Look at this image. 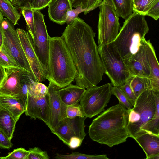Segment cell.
I'll return each instance as SVG.
<instances>
[{
	"instance_id": "5bb4252c",
	"label": "cell",
	"mask_w": 159,
	"mask_h": 159,
	"mask_svg": "<svg viewBox=\"0 0 159 159\" xmlns=\"http://www.w3.org/2000/svg\"><path fill=\"white\" fill-rule=\"evenodd\" d=\"M16 30L36 81L40 82L44 81L46 80L45 75L34 51L31 36L28 31L23 29L18 28Z\"/></svg>"
},
{
	"instance_id": "5b68a950",
	"label": "cell",
	"mask_w": 159,
	"mask_h": 159,
	"mask_svg": "<svg viewBox=\"0 0 159 159\" xmlns=\"http://www.w3.org/2000/svg\"><path fill=\"white\" fill-rule=\"evenodd\" d=\"M129 111L128 129L130 137L141 134L142 127L153 116L156 111L154 91L148 89L137 98L133 108Z\"/></svg>"
},
{
	"instance_id": "484cf974",
	"label": "cell",
	"mask_w": 159,
	"mask_h": 159,
	"mask_svg": "<svg viewBox=\"0 0 159 159\" xmlns=\"http://www.w3.org/2000/svg\"><path fill=\"white\" fill-rule=\"evenodd\" d=\"M119 17L126 19L133 13L132 0H110Z\"/></svg>"
},
{
	"instance_id": "f35d334b",
	"label": "cell",
	"mask_w": 159,
	"mask_h": 159,
	"mask_svg": "<svg viewBox=\"0 0 159 159\" xmlns=\"http://www.w3.org/2000/svg\"><path fill=\"white\" fill-rule=\"evenodd\" d=\"M34 0H12L11 2L16 7L20 9H32Z\"/></svg>"
},
{
	"instance_id": "4316f807",
	"label": "cell",
	"mask_w": 159,
	"mask_h": 159,
	"mask_svg": "<svg viewBox=\"0 0 159 159\" xmlns=\"http://www.w3.org/2000/svg\"><path fill=\"white\" fill-rule=\"evenodd\" d=\"M133 12L144 16L149 9L159 0H132Z\"/></svg>"
},
{
	"instance_id": "ab89813d",
	"label": "cell",
	"mask_w": 159,
	"mask_h": 159,
	"mask_svg": "<svg viewBox=\"0 0 159 159\" xmlns=\"http://www.w3.org/2000/svg\"><path fill=\"white\" fill-rule=\"evenodd\" d=\"M11 140L0 130V148L9 150L13 146Z\"/></svg>"
},
{
	"instance_id": "7c38bea8",
	"label": "cell",
	"mask_w": 159,
	"mask_h": 159,
	"mask_svg": "<svg viewBox=\"0 0 159 159\" xmlns=\"http://www.w3.org/2000/svg\"><path fill=\"white\" fill-rule=\"evenodd\" d=\"M86 118L79 116L72 119L66 117L52 132L67 146L72 137H78L83 140L86 135L84 130Z\"/></svg>"
},
{
	"instance_id": "603a6c76",
	"label": "cell",
	"mask_w": 159,
	"mask_h": 159,
	"mask_svg": "<svg viewBox=\"0 0 159 159\" xmlns=\"http://www.w3.org/2000/svg\"><path fill=\"white\" fill-rule=\"evenodd\" d=\"M154 94L155 112L153 117L142 127L141 134L148 133L159 136V91H154Z\"/></svg>"
},
{
	"instance_id": "836d02e7",
	"label": "cell",
	"mask_w": 159,
	"mask_h": 159,
	"mask_svg": "<svg viewBox=\"0 0 159 159\" xmlns=\"http://www.w3.org/2000/svg\"><path fill=\"white\" fill-rule=\"evenodd\" d=\"M29 153L26 159H49L50 157L47 152L42 151L39 148H30Z\"/></svg>"
},
{
	"instance_id": "e0dca14e",
	"label": "cell",
	"mask_w": 159,
	"mask_h": 159,
	"mask_svg": "<svg viewBox=\"0 0 159 159\" xmlns=\"http://www.w3.org/2000/svg\"><path fill=\"white\" fill-rule=\"evenodd\" d=\"M144 45L145 57L150 71V78L152 82V89L159 91V65L155 51L150 40L145 39Z\"/></svg>"
},
{
	"instance_id": "8992f818",
	"label": "cell",
	"mask_w": 159,
	"mask_h": 159,
	"mask_svg": "<svg viewBox=\"0 0 159 159\" xmlns=\"http://www.w3.org/2000/svg\"><path fill=\"white\" fill-rule=\"evenodd\" d=\"M98 48L104 73L110 79L112 85H123L132 75L113 43Z\"/></svg>"
},
{
	"instance_id": "ba28073f",
	"label": "cell",
	"mask_w": 159,
	"mask_h": 159,
	"mask_svg": "<svg viewBox=\"0 0 159 159\" xmlns=\"http://www.w3.org/2000/svg\"><path fill=\"white\" fill-rule=\"evenodd\" d=\"M111 83L86 89L79 104L84 117L89 118L105 111L112 95Z\"/></svg>"
},
{
	"instance_id": "7402d4cb",
	"label": "cell",
	"mask_w": 159,
	"mask_h": 159,
	"mask_svg": "<svg viewBox=\"0 0 159 159\" xmlns=\"http://www.w3.org/2000/svg\"><path fill=\"white\" fill-rule=\"evenodd\" d=\"M0 106L12 115L16 122L25 112L24 107L18 100L14 98L0 97Z\"/></svg>"
},
{
	"instance_id": "7bdbcfd3",
	"label": "cell",
	"mask_w": 159,
	"mask_h": 159,
	"mask_svg": "<svg viewBox=\"0 0 159 159\" xmlns=\"http://www.w3.org/2000/svg\"><path fill=\"white\" fill-rule=\"evenodd\" d=\"M80 138L76 137H71L68 146L72 149H75L80 147L83 141Z\"/></svg>"
},
{
	"instance_id": "ac0fdd59",
	"label": "cell",
	"mask_w": 159,
	"mask_h": 159,
	"mask_svg": "<svg viewBox=\"0 0 159 159\" xmlns=\"http://www.w3.org/2000/svg\"><path fill=\"white\" fill-rule=\"evenodd\" d=\"M48 6L49 19L60 25L66 23V13L72 7L70 0H52Z\"/></svg>"
},
{
	"instance_id": "d6986e66",
	"label": "cell",
	"mask_w": 159,
	"mask_h": 159,
	"mask_svg": "<svg viewBox=\"0 0 159 159\" xmlns=\"http://www.w3.org/2000/svg\"><path fill=\"white\" fill-rule=\"evenodd\" d=\"M134 139L145 153L146 159L159 153V136L145 133L138 136Z\"/></svg>"
},
{
	"instance_id": "d4e9b609",
	"label": "cell",
	"mask_w": 159,
	"mask_h": 159,
	"mask_svg": "<svg viewBox=\"0 0 159 159\" xmlns=\"http://www.w3.org/2000/svg\"><path fill=\"white\" fill-rule=\"evenodd\" d=\"M0 11L14 26L17 24L21 15L17 8L9 0H0Z\"/></svg>"
},
{
	"instance_id": "1f68e13d",
	"label": "cell",
	"mask_w": 159,
	"mask_h": 159,
	"mask_svg": "<svg viewBox=\"0 0 159 159\" xmlns=\"http://www.w3.org/2000/svg\"><path fill=\"white\" fill-rule=\"evenodd\" d=\"M111 93L112 95H114L118 98L119 103L127 110H130L133 108V106L119 86H112Z\"/></svg>"
},
{
	"instance_id": "277c9868",
	"label": "cell",
	"mask_w": 159,
	"mask_h": 159,
	"mask_svg": "<svg viewBox=\"0 0 159 159\" xmlns=\"http://www.w3.org/2000/svg\"><path fill=\"white\" fill-rule=\"evenodd\" d=\"M144 16L133 12L125 19L112 43L125 63L139 51L149 30Z\"/></svg>"
},
{
	"instance_id": "74e56055",
	"label": "cell",
	"mask_w": 159,
	"mask_h": 159,
	"mask_svg": "<svg viewBox=\"0 0 159 159\" xmlns=\"http://www.w3.org/2000/svg\"><path fill=\"white\" fill-rule=\"evenodd\" d=\"M86 11V9L82 8L80 6L77 7L75 9H73L72 8L69 10L66 14V23L68 24L77 18L80 13L82 12L84 13Z\"/></svg>"
},
{
	"instance_id": "2e32d148",
	"label": "cell",
	"mask_w": 159,
	"mask_h": 159,
	"mask_svg": "<svg viewBox=\"0 0 159 159\" xmlns=\"http://www.w3.org/2000/svg\"><path fill=\"white\" fill-rule=\"evenodd\" d=\"M125 64L132 76L150 78V71L145 57L144 43L137 53Z\"/></svg>"
},
{
	"instance_id": "d6a6232c",
	"label": "cell",
	"mask_w": 159,
	"mask_h": 159,
	"mask_svg": "<svg viewBox=\"0 0 159 159\" xmlns=\"http://www.w3.org/2000/svg\"><path fill=\"white\" fill-rule=\"evenodd\" d=\"M29 151L20 148L14 149L8 154L4 157H0L1 159H26L29 153Z\"/></svg>"
},
{
	"instance_id": "f6af8a7d",
	"label": "cell",
	"mask_w": 159,
	"mask_h": 159,
	"mask_svg": "<svg viewBox=\"0 0 159 159\" xmlns=\"http://www.w3.org/2000/svg\"><path fill=\"white\" fill-rule=\"evenodd\" d=\"M3 42V29L2 25L0 26V50L2 45Z\"/></svg>"
},
{
	"instance_id": "7dc6e473",
	"label": "cell",
	"mask_w": 159,
	"mask_h": 159,
	"mask_svg": "<svg viewBox=\"0 0 159 159\" xmlns=\"http://www.w3.org/2000/svg\"><path fill=\"white\" fill-rule=\"evenodd\" d=\"M2 13L0 11V26H1L2 22L4 19Z\"/></svg>"
},
{
	"instance_id": "cb8c5ba5",
	"label": "cell",
	"mask_w": 159,
	"mask_h": 159,
	"mask_svg": "<svg viewBox=\"0 0 159 159\" xmlns=\"http://www.w3.org/2000/svg\"><path fill=\"white\" fill-rule=\"evenodd\" d=\"M128 80L137 98L145 90L148 89H152V82L149 78L134 76L130 77Z\"/></svg>"
},
{
	"instance_id": "3957f363",
	"label": "cell",
	"mask_w": 159,
	"mask_h": 159,
	"mask_svg": "<svg viewBox=\"0 0 159 159\" xmlns=\"http://www.w3.org/2000/svg\"><path fill=\"white\" fill-rule=\"evenodd\" d=\"M77 70L62 36L50 37L48 73L46 79L61 88L75 80Z\"/></svg>"
},
{
	"instance_id": "83f0119b",
	"label": "cell",
	"mask_w": 159,
	"mask_h": 159,
	"mask_svg": "<svg viewBox=\"0 0 159 159\" xmlns=\"http://www.w3.org/2000/svg\"><path fill=\"white\" fill-rule=\"evenodd\" d=\"M55 158L57 159H109L106 154L92 155L77 152L68 154L57 153Z\"/></svg>"
},
{
	"instance_id": "f546056e",
	"label": "cell",
	"mask_w": 159,
	"mask_h": 159,
	"mask_svg": "<svg viewBox=\"0 0 159 159\" xmlns=\"http://www.w3.org/2000/svg\"><path fill=\"white\" fill-rule=\"evenodd\" d=\"M102 0H71L72 7L76 8L80 6L86 10L84 13L86 14L90 11L98 7Z\"/></svg>"
},
{
	"instance_id": "bcb514c9",
	"label": "cell",
	"mask_w": 159,
	"mask_h": 159,
	"mask_svg": "<svg viewBox=\"0 0 159 159\" xmlns=\"http://www.w3.org/2000/svg\"><path fill=\"white\" fill-rule=\"evenodd\" d=\"M148 159H159V153L153 155L149 157Z\"/></svg>"
},
{
	"instance_id": "60d3db41",
	"label": "cell",
	"mask_w": 159,
	"mask_h": 159,
	"mask_svg": "<svg viewBox=\"0 0 159 159\" xmlns=\"http://www.w3.org/2000/svg\"><path fill=\"white\" fill-rule=\"evenodd\" d=\"M159 1L156 2L148 11L146 16H148L155 20L159 18Z\"/></svg>"
},
{
	"instance_id": "d590c367",
	"label": "cell",
	"mask_w": 159,
	"mask_h": 159,
	"mask_svg": "<svg viewBox=\"0 0 159 159\" xmlns=\"http://www.w3.org/2000/svg\"><path fill=\"white\" fill-rule=\"evenodd\" d=\"M128 80L123 85L119 87L133 106L137 98L134 93Z\"/></svg>"
},
{
	"instance_id": "ee69618b",
	"label": "cell",
	"mask_w": 159,
	"mask_h": 159,
	"mask_svg": "<svg viewBox=\"0 0 159 159\" xmlns=\"http://www.w3.org/2000/svg\"><path fill=\"white\" fill-rule=\"evenodd\" d=\"M6 76V69L0 65V86Z\"/></svg>"
},
{
	"instance_id": "4fadbf2b",
	"label": "cell",
	"mask_w": 159,
	"mask_h": 159,
	"mask_svg": "<svg viewBox=\"0 0 159 159\" xmlns=\"http://www.w3.org/2000/svg\"><path fill=\"white\" fill-rule=\"evenodd\" d=\"M5 69L6 76L0 86V97L16 99L23 82L31 74L19 68L12 67Z\"/></svg>"
},
{
	"instance_id": "44dd1931",
	"label": "cell",
	"mask_w": 159,
	"mask_h": 159,
	"mask_svg": "<svg viewBox=\"0 0 159 159\" xmlns=\"http://www.w3.org/2000/svg\"><path fill=\"white\" fill-rule=\"evenodd\" d=\"M16 123L12 115L0 106V130L10 140L13 138Z\"/></svg>"
},
{
	"instance_id": "7a4b0ae2",
	"label": "cell",
	"mask_w": 159,
	"mask_h": 159,
	"mask_svg": "<svg viewBox=\"0 0 159 159\" xmlns=\"http://www.w3.org/2000/svg\"><path fill=\"white\" fill-rule=\"evenodd\" d=\"M129 111L120 103L105 110L94 119L88 133L93 141L112 147L126 141L130 137Z\"/></svg>"
},
{
	"instance_id": "4dcf8cb0",
	"label": "cell",
	"mask_w": 159,
	"mask_h": 159,
	"mask_svg": "<svg viewBox=\"0 0 159 159\" xmlns=\"http://www.w3.org/2000/svg\"><path fill=\"white\" fill-rule=\"evenodd\" d=\"M21 11L26 22L28 32L33 39L34 33L33 10L31 8H22L21 9Z\"/></svg>"
},
{
	"instance_id": "52a82bcc",
	"label": "cell",
	"mask_w": 159,
	"mask_h": 159,
	"mask_svg": "<svg viewBox=\"0 0 159 159\" xmlns=\"http://www.w3.org/2000/svg\"><path fill=\"white\" fill-rule=\"evenodd\" d=\"M98 7V42L100 47L113 42L121 27L119 17L110 0H103Z\"/></svg>"
},
{
	"instance_id": "b9f144b4",
	"label": "cell",
	"mask_w": 159,
	"mask_h": 159,
	"mask_svg": "<svg viewBox=\"0 0 159 159\" xmlns=\"http://www.w3.org/2000/svg\"><path fill=\"white\" fill-rule=\"evenodd\" d=\"M52 0H34L32 9L33 10H40L48 6Z\"/></svg>"
},
{
	"instance_id": "30bf717a",
	"label": "cell",
	"mask_w": 159,
	"mask_h": 159,
	"mask_svg": "<svg viewBox=\"0 0 159 159\" xmlns=\"http://www.w3.org/2000/svg\"><path fill=\"white\" fill-rule=\"evenodd\" d=\"M33 10L34 25V37L32 39L33 47L46 79L48 73L50 37L47 31L43 15L40 10Z\"/></svg>"
},
{
	"instance_id": "e575fe53",
	"label": "cell",
	"mask_w": 159,
	"mask_h": 159,
	"mask_svg": "<svg viewBox=\"0 0 159 159\" xmlns=\"http://www.w3.org/2000/svg\"><path fill=\"white\" fill-rule=\"evenodd\" d=\"M0 65L5 69L12 67L23 69L1 50H0Z\"/></svg>"
},
{
	"instance_id": "9a60e30c",
	"label": "cell",
	"mask_w": 159,
	"mask_h": 159,
	"mask_svg": "<svg viewBox=\"0 0 159 159\" xmlns=\"http://www.w3.org/2000/svg\"><path fill=\"white\" fill-rule=\"evenodd\" d=\"M26 116L35 120L38 119L48 124L49 116V97L48 94L44 97L35 98L28 92L25 109Z\"/></svg>"
},
{
	"instance_id": "8fae6325",
	"label": "cell",
	"mask_w": 159,
	"mask_h": 159,
	"mask_svg": "<svg viewBox=\"0 0 159 159\" xmlns=\"http://www.w3.org/2000/svg\"><path fill=\"white\" fill-rule=\"evenodd\" d=\"M49 97V116L47 125L52 132L61 121L66 117L67 106L62 101L60 95L61 88L49 82L48 87Z\"/></svg>"
},
{
	"instance_id": "f1b7e54d",
	"label": "cell",
	"mask_w": 159,
	"mask_h": 159,
	"mask_svg": "<svg viewBox=\"0 0 159 159\" xmlns=\"http://www.w3.org/2000/svg\"><path fill=\"white\" fill-rule=\"evenodd\" d=\"M28 92L34 98H42L48 94V88L41 82H34L30 85Z\"/></svg>"
},
{
	"instance_id": "8d00e7d4",
	"label": "cell",
	"mask_w": 159,
	"mask_h": 159,
	"mask_svg": "<svg viewBox=\"0 0 159 159\" xmlns=\"http://www.w3.org/2000/svg\"><path fill=\"white\" fill-rule=\"evenodd\" d=\"M66 116L67 118L70 119L73 118L77 116L84 117L81 111L78 103L67 106Z\"/></svg>"
},
{
	"instance_id": "9c48e42d",
	"label": "cell",
	"mask_w": 159,
	"mask_h": 159,
	"mask_svg": "<svg viewBox=\"0 0 159 159\" xmlns=\"http://www.w3.org/2000/svg\"><path fill=\"white\" fill-rule=\"evenodd\" d=\"M1 25L3 29V42L0 50L23 69L34 76L16 30L7 18H4Z\"/></svg>"
},
{
	"instance_id": "6da1fadb",
	"label": "cell",
	"mask_w": 159,
	"mask_h": 159,
	"mask_svg": "<svg viewBox=\"0 0 159 159\" xmlns=\"http://www.w3.org/2000/svg\"><path fill=\"white\" fill-rule=\"evenodd\" d=\"M62 36L76 69V85L85 89L97 86L104 73L92 27L78 17L67 24Z\"/></svg>"
},
{
	"instance_id": "ffe728a7",
	"label": "cell",
	"mask_w": 159,
	"mask_h": 159,
	"mask_svg": "<svg viewBox=\"0 0 159 159\" xmlns=\"http://www.w3.org/2000/svg\"><path fill=\"white\" fill-rule=\"evenodd\" d=\"M86 89L71 83L61 88L59 91L61 98L67 106L78 103L81 100Z\"/></svg>"
},
{
	"instance_id": "c3c4849f",
	"label": "cell",
	"mask_w": 159,
	"mask_h": 159,
	"mask_svg": "<svg viewBox=\"0 0 159 159\" xmlns=\"http://www.w3.org/2000/svg\"><path fill=\"white\" fill-rule=\"evenodd\" d=\"M9 0L10 2H11L12 0Z\"/></svg>"
}]
</instances>
